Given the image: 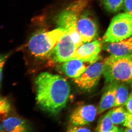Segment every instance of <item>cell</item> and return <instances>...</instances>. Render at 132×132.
<instances>
[{
    "mask_svg": "<svg viewBox=\"0 0 132 132\" xmlns=\"http://www.w3.org/2000/svg\"><path fill=\"white\" fill-rule=\"evenodd\" d=\"M104 62V59H100L90 65L81 75L73 79L74 82L81 90H91L97 85L103 75Z\"/></svg>",
    "mask_w": 132,
    "mask_h": 132,
    "instance_id": "cell-5",
    "label": "cell"
},
{
    "mask_svg": "<svg viewBox=\"0 0 132 132\" xmlns=\"http://www.w3.org/2000/svg\"><path fill=\"white\" fill-rule=\"evenodd\" d=\"M123 131L132 132V129L126 127L125 128H123Z\"/></svg>",
    "mask_w": 132,
    "mask_h": 132,
    "instance_id": "cell-24",
    "label": "cell"
},
{
    "mask_svg": "<svg viewBox=\"0 0 132 132\" xmlns=\"http://www.w3.org/2000/svg\"><path fill=\"white\" fill-rule=\"evenodd\" d=\"M129 96L128 88L126 83H118L116 89L115 102L114 107L120 106L124 105Z\"/></svg>",
    "mask_w": 132,
    "mask_h": 132,
    "instance_id": "cell-16",
    "label": "cell"
},
{
    "mask_svg": "<svg viewBox=\"0 0 132 132\" xmlns=\"http://www.w3.org/2000/svg\"><path fill=\"white\" fill-rule=\"evenodd\" d=\"M118 83L119 82H113L108 85L106 90L102 96L97 109V112L99 114L114 107Z\"/></svg>",
    "mask_w": 132,
    "mask_h": 132,
    "instance_id": "cell-13",
    "label": "cell"
},
{
    "mask_svg": "<svg viewBox=\"0 0 132 132\" xmlns=\"http://www.w3.org/2000/svg\"><path fill=\"white\" fill-rule=\"evenodd\" d=\"M76 28L84 43L92 41L97 36L98 26L88 12L82 13L80 15Z\"/></svg>",
    "mask_w": 132,
    "mask_h": 132,
    "instance_id": "cell-8",
    "label": "cell"
},
{
    "mask_svg": "<svg viewBox=\"0 0 132 132\" xmlns=\"http://www.w3.org/2000/svg\"><path fill=\"white\" fill-rule=\"evenodd\" d=\"M128 5L132 7V0H126Z\"/></svg>",
    "mask_w": 132,
    "mask_h": 132,
    "instance_id": "cell-26",
    "label": "cell"
},
{
    "mask_svg": "<svg viewBox=\"0 0 132 132\" xmlns=\"http://www.w3.org/2000/svg\"><path fill=\"white\" fill-rule=\"evenodd\" d=\"M11 54L10 53H0V90L1 87L3 70L7 60L10 56Z\"/></svg>",
    "mask_w": 132,
    "mask_h": 132,
    "instance_id": "cell-20",
    "label": "cell"
},
{
    "mask_svg": "<svg viewBox=\"0 0 132 132\" xmlns=\"http://www.w3.org/2000/svg\"><path fill=\"white\" fill-rule=\"evenodd\" d=\"M3 127L5 131L27 132L29 127L27 121L18 117L7 116L2 120Z\"/></svg>",
    "mask_w": 132,
    "mask_h": 132,
    "instance_id": "cell-14",
    "label": "cell"
},
{
    "mask_svg": "<svg viewBox=\"0 0 132 132\" xmlns=\"http://www.w3.org/2000/svg\"><path fill=\"white\" fill-rule=\"evenodd\" d=\"M128 112L132 114V92L129 95L127 100L124 104Z\"/></svg>",
    "mask_w": 132,
    "mask_h": 132,
    "instance_id": "cell-22",
    "label": "cell"
},
{
    "mask_svg": "<svg viewBox=\"0 0 132 132\" xmlns=\"http://www.w3.org/2000/svg\"><path fill=\"white\" fill-rule=\"evenodd\" d=\"M11 109L9 100L6 97L0 96V120L8 116Z\"/></svg>",
    "mask_w": 132,
    "mask_h": 132,
    "instance_id": "cell-19",
    "label": "cell"
},
{
    "mask_svg": "<svg viewBox=\"0 0 132 132\" xmlns=\"http://www.w3.org/2000/svg\"><path fill=\"white\" fill-rule=\"evenodd\" d=\"M77 48L70 34L66 31L48 56L55 62L63 63L71 60Z\"/></svg>",
    "mask_w": 132,
    "mask_h": 132,
    "instance_id": "cell-7",
    "label": "cell"
},
{
    "mask_svg": "<svg viewBox=\"0 0 132 132\" xmlns=\"http://www.w3.org/2000/svg\"><path fill=\"white\" fill-rule=\"evenodd\" d=\"M5 130H4V128L3 127L2 124L0 123V132H5Z\"/></svg>",
    "mask_w": 132,
    "mask_h": 132,
    "instance_id": "cell-25",
    "label": "cell"
},
{
    "mask_svg": "<svg viewBox=\"0 0 132 132\" xmlns=\"http://www.w3.org/2000/svg\"><path fill=\"white\" fill-rule=\"evenodd\" d=\"M125 0H102L105 9L108 12L115 13L124 7Z\"/></svg>",
    "mask_w": 132,
    "mask_h": 132,
    "instance_id": "cell-18",
    "label": "cell"
},
{
    "mask_svg": "<svg viewBox=\"0 0 132 132\" xmlns=\"http://www.w3.org/2000/svg\"><path fill=\"white\" fill-rule=\"evenodd\" d=\"M91 64L78 59H72L62 63L59 68L67 76L74 79L81 75Z\"/></svg>",
    "mask_w": 132,
    "mask_h": 132,
    "instance_id": "cell-11",
    "label": "cell"
},
{
    "mask_svg": "<svg viewBox=\"0 0 132 132\" xmlns=\"http://www.w3.org/2000/svg\"><path fill=\"white\" fill-rule=\"evenodd\" d=\"M66 32V30L60 28L49 32L39 31L30 38L28 43L29 49L36 57L48 56Z\"/></svg>",
    "mask_w": 132,
    "mask_h": 132,
    "instance_id": "cell-3",
    "label": "cell"
},
{
    "mask_svg": "<svg viewBox=\"0 0 132 132\" xmlns=\"http://www.w3.org/2000/svg\"><path fill=\"white\" fill-rule=\"evenodd\" d=\"M104 60L103 75L106 84L123 82L132 85V54L124 56L111 55Z\"/></svg>",
    "mask_w": 132,
    "mask_h": 132,
    "instance_id": "cell-2",
    "label": "cell"
},
{
    "mask_svg": "<svg viewBox=\"0 0 132 132\" xmlns=\"http://www.w3.org/2000/svg\"><path fill=\"white\" fill-rule=\"evenodd\" d=\"M105 51L115 56H124L132 54V35L118 42L107 43L102 47Z\"/></svg>",
    "mask_w": 132,
    "mask_h": 132,
    "instance_id": "cell-12",
    "label": "cell"
},
{
    "mask_svg": "<svg viewBox=\"0 0 132 132\" xmlns=\"http://www.w3.org/2000/svg\"><path fill=\"white\" fill-rule=\"evenodd\" d=\"M97 112V109L93 105L79 106L71 114L70 122L72 125L76 126L88 125L94 120Z\"/></svg>",
    "mask_w": 132,
    "mask_h": 132,
    "instance_id": "cell-10",
    "label": "cell"
},
{
    "mask_svg": "<svg viewBox=\"0 0 132 132\" xmlns=\"http://www.w3.org/2000/svg\"><path fill=\"white\" fill-rule=\"evenodd\" d=\"M132 35V15L128 13H121L112 19L103 36L106 43L118 42Z\"/></svg>",
    "mask_w": 132,
    "mask_h": 132,
    "instance_id": "cell-4",
    "label": "cell"
},
{
    "mask_svg": "<svg viewBox=\"0 0 132 132\" xmlns=\"http://www.w3.org/2000/svg\"><path fill=\"white\" fill-rule=\"evenodd\" d=\"M35 85L36 102L43 111L56 115L65 106L71 90L64 77L43 72L36 78Z\"/></svg>",
    "mask_w": 132,
    "mask_h": 132,
    "instance_id": "cell-1",
    "label": "cell"
},
{
    "mask_svg": "<svg viewBox=\"0 0 132 132\" xmlns=\"http://www.w3.org/2000/svg\"><path fill=\"white\" fill-rule=\"evenodd\" d=\"M109 111L111 120L114 125L124 124L126 119L127 112L123 107L118 106Z\"/></svg>",
    "mask_w": 132,
    "mask_h": 132,
    "instance_id": "cell-17",
    "label": "cell"
},
{
    "mask_svg": "<svg viewBox=\"0 0 132 132\" xmlns=\"http://www.w3.org/2000/svg\"><path fill=\"white\" fill-rule=\"evenodd\" d=\"M87 4L86 0H78L66 8L59 15L57 18L59 28L66 31L71 28H77L78 19Z\"/></svg>",
    "mask_w": 132,
    "mask_h": 132,
    "instance_id": "cell-6",
    "label": "cell"
},
{
    "mask_svg": "<svg viewBox=\"0 0 132 132\" xmlns=\"http://www.w3.org/2000/svg\"><path fill=\"white\" fill-rule=\"evenodd\" d=\"M115 125L111 120L109 111L100 118L95 131L102 132L123 131V128H119Z\"/></svg>",
    "mask_w": 132,
    "mask_h": 132,
    "instance_id": "cell-15",
    "label": "cell"
},
{
    "mask_svg": "<svg viewBox=\"0 0 132 132\" xmlns=\"http://www.w3.org/2000/svg\"><path fill=\"white\" fill-rule=\"evenodd\" d=\"M124 126L132 129V114L128 112L126 119L123 124Z\"/></svg>",
    "mask_w": 132,
    "mask_h": 132,
    "instance_id": "cell-23",
    "label": "cell"
},
{
    "mask_svg": "<svg viewBox=\"0 0 132 132\" xmlns=\"http://www.w3.org/2000/svg\"><path fill=\"white\" fill-rule=\"evenodd\" d=\"M102 47L98 40L84 43L77 48L71 60L78 59L93 64L100 59L99 54Z\"/></svg>",
    "mask_w": 132,
    "mask_h": 132,
    "instance_id": "cell-9",
    "label": "cell"
},
{
    "mask_svg": "<svg viewBox=\"0 0 132 132\" xmlns=\"http://www.w3.org/2000/svg\"><path fill=\"white\" fill-rule=\"evenodd\" d=\"M81 126L72 125L68 128V132H90L91 131L88 128L81 127Z\"/></svg>",
    "mask_w": 132,
    "mask_h": 132,
    "instance_id": "cell-21",
    "label": "cell"
}]
</instances>
